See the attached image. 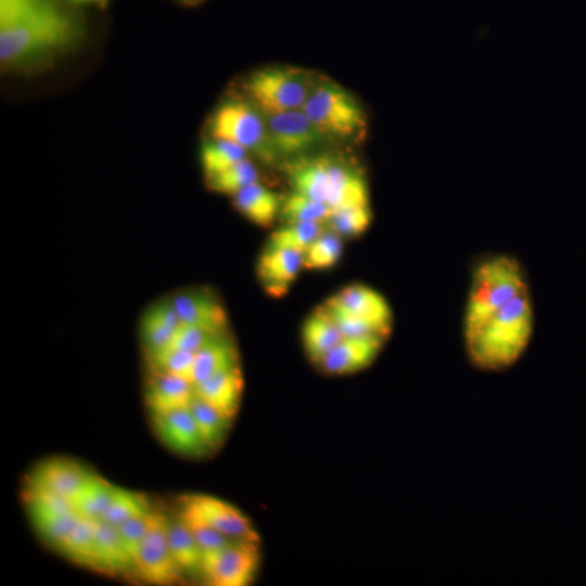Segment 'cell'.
Here are the masks:
<instances>
[{
	"label": "cell",
	"instance_id": "6da1fadb",
	"mask_svg": "<svg viewBox=\"0 0 586 586\" xmlns=\"http://www.w3.org/2000/svg\"><path fill=\"white\" fill-rule=\"evenodd\" d=\"M532 292L524 268L508 254L474 266L462 339L468 361L483 372H502L525 354L534 331Z\"/></svg>",
	"mask_w": 586,
	"mask_h": 586
},
{
	"label": "cell",
	"instance_id": "7a4b0ae2",
	"mask_svg": "<svg viewBox=\"0 0 586 586\" xmlns=\"http://www.w3.org/2000/svg\"><path fill=\"white\" fill-rule=\"evenodd\" d=\"M81 38L79 21L58 0H0V63L4 71L46 65Z\"/></svg>",
	"mask_w": 586,
	"mask_h": 586
},
{
	"label": "cell",
	"instance_id": "3957f363",
	"mask_svg": "<svg viewBox=\"0 0 586 586\" xmlns=\"http://www.w3.org/2000/svg\"><path fill=\"white\" fill-rule=\"evenodd\" d=\"M302 110L326 140H359L366 133L368 123L364 109L334 82H315Z\"/></svg>",
	"mask_w": 586,
	"mask_h": 586
},
{
	"label": "cell",
	"instance_id": "277c9868",
	"mask_svg": "<svg viewBox=\"0 0 586 586\" xmlns=\"http://www.w3.org/2000/svg\"><path fill=\"white\" fill-rule=\"evenodd\" d=\"M315 82L301 68L268 66L244 81L247 100L265 116L303 107Z\"/></svg>",
	"mask_w": 586,
	"mask_h": 586
},
{
	"label": "cell",
	"instance_id": "5b68a950",
	"mask_svg": "<svg viewBox=\"0 0 586 586\" xmlns=\"http://www.w3.org/2000/svg\"><path fill=\"white\" fill-rule=\"evenodd\" d=\"M211 138L231 141L272 160L265 115L249 100H227L216 107L208 123Z\"/></svg>",
	"mask_w": 586,
	"mask_h": 586
},
{
	"label": "cell",
	"instance_id": "8992f818",
	"mask_svg": "<svg viewBox=\"0 0 586 586\" xmlns=\"http://www.w3.org/2000/svg\"><path fill=\"white\" fill-rule=\"evenodd\" d=\"M259 561L258 543L234 540L202 558V574L214 586H246L254 579Z\"/></svg>",
	"mask_w": 586,
	"mask_h": 586
},
{
	"label": "cell",
	"instance_id": "52a82bcc",
	"mask_svg": "<svg viewBox=\"0 0 586 586\" xmlns=\"http://www.w3.org/2000/svg\"><path fill=\"white\" fill-rule=\"evenodd\" d=\"M167 530L168 518L151 511L148 532L136 560L141 576L157 585L176 583L183 574L170 553Z\"/></svg>",
	"mask_w": 586,
	"mask_h": 586
},
{
	"label": "cell",
	"instance_id": "ba28073f",
	"mask_svg": "<svg viewBox=\"0 0 586 586\" xmlns=\"http://www.w3.org/2000/svg\"><path fill=\"white\" fill-rule=\"evenodd\" d=\"M179 507L230 539L259 543L258 533L250 519L220 498L205 494H187L180 497Z\"/></svg>",
	"mask_w": 586,
	"mask_h": 586
},
{
	"label": "cell",
	"instance_id": "9c48e42d",
	"mask_svg": "<svg viewBox=\"0 0 586 586\" xmlns=\"http://www.w3.org/2000/svg\"><path fill=\"white\" fill-rule=\"evenodd\" d=\"M265 117L273 157H300L326 140L302 109Z\"/></svg>",
	"mask_w": 586,
	"mask_h": 586
},
{
	"label": "cell",
	"instance_id": "30bf717a",
	"mask_svg": "<svg viewBox=\"0 0 586 586\" xmlns=\"http://www.w3.org/2000/svg\"><path fill=\"white\" fill-rule=\"evenodd\" d=\"M151 417L155 433L171 450L188 457H203L209 453L188 407Z\"/></svg>",
	"mask_w": 586,
	"mask_h": 586
},
{
	"label": "cell",
	"instance_id": "8fae6325",
	"mask_svg": "<svg viewBox=\"0 0 586 586\" xmlns=\"http://www.w3.org/2000/svg\"><path fill=\"white\" fill-rule=\"evenodd\" d=\"M180 323L227 331L228 316L221 301L205 288L180 290L170 296Z\"/></svg>",
	"mask_w": 586,
	"mask_h": 586
},
{
	"label": "cell",
	"instance_id": "7c38bea8",
	"mask_svg": "<svg viewBox=\"0 0 586 586\" xmlns=\"http://www.w3.org/2000/svg\"><path fill=\"white\" fill-rule=\"evenodd\" d=\"M386 341L374 337L344 336L318 367L327 374L345 375L370 366L379 356Z\"/></svg>",
	"mask_w": 586,
	"mask_h": 586
},
{
	"label": "cell",
	"instance_id": "4fadbf2b",
	"mask_svg": "<svg viewBox=\"0 0 586 586\" xmlns=\"http://www.w3.org/2000/svg\"><path fill=\"white\" fill-rule=\"evenodd\" d=\"M91 471L66 458H51L31 470L26 486L46 489L72 499Z\"/></svg>",
	"mask_w": 586,
	"mask_h": 586
},
{
	"label": "cell",
	"instance_id": "5bb4252c",
	"mask_svg": "<svg viewBox=\"0 0 586 586\" xmlns=\"http://www.w3.org/2000/svg\"><path fill=\"white\" fill-rule=\"evenodd\" d=\"M303 254L292 250L268 247L257 260V278L266 293L278 297L289 291L303 269Z\"/></svg>",
	"mask_w": 586,
	"mask_h": 586
},
{
	"label": "cell",
	"instance_id": "9a60e30c",
	"mask_svg": "<svg viewBox=\"0 0 586 586\" xmlns=\"http://www.w3.org/2000/svg\"><path fill=\"white\" fill-rule=\"evenodd\" d=\"M328 300L360 318L393 327V313L388 302L381 293L366 284L346 285Z\"/></svg>",
	"mask_w": 586,
	"mask_h": 586
},
{
	"label": "cell",
	"instance_id": "2e32d148",
	"mask_svg": "<svg viewBox=\"0 0 586 586\" xmlns=\"http://www.w3.org/2000/svg\"><path fill=\"white\" fill-rule=\"evenodd\" d=\"M179 323L170 296L153 302L143 311L139 322L144 354L167 347Z\"/></svg>",
	"mask_w": 586,
	"mask_h": 586
},
{
	"label": "cell",
	"instance_id": "e0dca14e",
	"mask_svg": "<svg viewBox=\"0 0 586 586\" xmlns=\"http://www.w3.org/2000/svg\"><path fill=\"white\" fill-rule=\"evenodd\" d=\"M194 394V384L186 379L150 372L144 398L151 415H154L189 407Z\"/></svg>",
	"mask_w": 586,
	"mask_h": 586
},
{
	"label": "cell",
	"instance_id": "ac0fdd59",
	"mask_svg": "<svg viewBox=\"0 0 586 586\" xmlns=\"http://www.w3.org/2000/svg\"><path fill=\"white\" fill-rule=\"evenodd\" d=\"M327 204L332 211L370 205L368 183L361 171L332 161Z\"/></svg>",
	"mask_w": 586,
	"mask_h": 586
},
{
	"label": "cell",
	"instance_id": "d6986e66",
	"mask_svg": "<svg viewBox=\"0 0 586 586\" xmlns=\"http://www.w3.org/2000/svg\"><path fill=\"white\" fill-rule=\"evenodd\" d=\"M331 162L328 156L295 157L288 166L293 191L327 203Z\"/></svg>",
	"mask_w": 586,
	"mask_h": 586
},
{
	"label": "cell",
	"instance_id": "ffe728a7",
	"mask_svg": "<svg viewBox=\"0 0 586 586\" xmlns=\"http://www.w3.org/2000/svg\"><path fill=\"white\" fill-rule=\"evenodd\" d=\"M243 391V378L239 367L221 371L194 385L198 397L233 418L238 411Z\"/></svg>",
	"mask_w": 586,
	"mask_h": 586
},
{
	"label": "cell",
	"instance_id": "44dd1931",
	"mask_svg": "<svg viewBox=\"0 0 586 586\" xmlns=\"http://www.w3.org/2000/svg\"><path fill=\"white\" fill-rule=\"evenodd\" d=\"M239 366L237 346L228 331L222 332L194 354L192 383L195 385L216 373Z\"/></svg>",
	"mask_w": 586,
	"mask_h": 586
},
{
	"label": "cell",
	"instance_id": "7402d4cb",
	"mask_svg": "<svg viewBox=\"0 0 586 586\" xmlns=\"http://www.w3.org/2000/svg\"><path fill=\"white\" fill-rule=\"evenodd\" d=\"M301 335L306 355L316 365L344 337L320 306L304 320Z\"/></svg>",
	"mask_w": 586,
	"mask_h": 586
},
{
	"label": "cell",
	"instance_id": "603a6c76",
	"mask_svg": "<svg viewBox=\"0 0 586 586\" xmlns=\"http://www.w3.org/2000/svg\"><path fill=\"white\" fill-rule=\"evenodd\" d=\"M135 566L116 525L95 520V570L109 574L125 573ZM136 568V566H135Z\"/></svg>",
	"mask_w": 586,
	"mask_h": 586
},
{
	"label": "cell",
	"instance_id": "cb8c5ba5",
	"mask_svg": "<svg viewBox=\"0 0 586 586\" xmlns=\"http://www.w3.org/2000/svg\"><path fill=\"white\" fill-rule=\"evenodd\" d=\"M232 199L239 213L257 226L269 227L280 215L282 201L259 181L242 189Z\"/></svg>",
	"mask_w": 586,
	"mask_h": 586
},
{
	"label": "cell",
	"instance_id": "d4e9b609",
	"mask_svg": "<svg viewBox=\"0 0 586 586\" xmlns=\"http://www.w3.org/2000/svg\"><path fill=\"white\" fill-rule=\"evenodd\" d=\"M170 553L182 573H202V551L188 524L178 513L168 519Z\"/></svg>",
	"mask_w": 586,
	"mask_h": 586
},
{
	"label": "cell",
	"instance_id": "484cf974",
	"mask_svg": "<svg viewBox=\"0 0 586 586\" xmlns=\"http://www.w3.org/2000/svg\"><path fill=\"white\" fill-rule=\"evenodd\" d=\"M115 487L116 485L91 472L84 485L72 498L75 510L86 519H102L112 501Z\"/></svg>",
	"mask_w": 586,
	"mask_h": 586
},
{
	"label": "cell",
	"instance_id": "4316f807",
	"mask_svg": "<svg viewBox=\"0 0 586 586\" xmlns=\"http://www.w3.org/2000/svg\"><path fill=\"white\" fill-rule=\"evenodd\" d=\"M188 408L203 441L209 451H214L222 444L232 418L201 399L195 394Z\"/></svg>",
	"mask_w": 586,
	"mask_h": 586
},
{
	"label": "cell",
	"instance_id": "83f0119b",
	"mask_svg": "<svg viewBox=\"0 0 586 586\" xmlns=\"http://www.w3.org/2000/svg\"><path fill=\"white\" fill-rule=\"evenodd\" d=\"M58 550L74 563L95 570V520L80 517Z\"/></svg>",
	"mask_w": 586,
	"mask_h": 586
},
{
	"label": "cell",
	"instance_id": "f1b7e54d",
	"mask_svg": "<svg viewBox=\"0 0 586 586\" xmlns=\"http://www.w3.org/2000/svg\"><path fill=\"white\" fill-rule=\"evenodd\" d=\"M247 151L231 141L209 138L201 149V165L205 180L247 157Z\"/></svg>",
	"mask_w": 586,
	"mask_h": 586
},
{
	"label": "cell",
	"instance_id": "f546056e",
	"mask_svg": "<svg viewBox=\"0 0 586 586\" xmlns=\"http://www.w3.org/2000/svg\"><path fill=\"white\" fill-rule=\"evenodd\" d=\"M320 307L335 322L343 336L374 337L387 341L391 334L392 327L378 324L353 315L330 300H327Z\"/></svg>",
	"mask_w": 586,
	"mask_h": 586
},
{
	"label": "cell",
	"instance_id": "4dcf8cb0",
	"mask_svg": "<svg viewBox=\"0 0 586 586\" xmlns=\"http://www.w3.org/2000/svg\"><path fill=\"white\" fill-rule=\"evenodd\" d=\"M332 209L327 203L316 201L301 193L292 191L283 199L280 216L285 224L316 222L326 225Z\"/></svg>",
	"mask_w": 586,
	"mask_h": 586
},
{
	"label": "cell",
	"instance_id": "1f68e13d",
	"mask_svg": "<svg viewBox=\"0 0 586 586\" xmlns=\"http://www.w3.org/2000/svg\"><path fill=\"white\" fill-rule=\"evenodd\" d=\"M343 253V239L326 229L303 252L305 269L321 270L333 267Z\"/></svg>",
	"mask_w": 586,
	"mask_h": 586
},
{
	"label": "cell",
	"instance_id": "d6a6232c",
	"mask_svg": "<svg viewBox=\"0 0 586 586\" xmlns=\"http://www.w3.org/2000/svg\"><path fill=\"white\" fill-rule=\"evenodd\" d=\"M205 181L212 191L232 198L242 189L259 181V174L254 163L246 157Z\"/></svg>",
	"mask_w": 586,
	"mask_h": 586
},
{
	"label": "cell",
	"instance_id": "836d02e7",
	"mask_svg": "<svg viewBox=\"0 0 586 586\" xmlns=\"http://www.w3.org/2000/svg\"><path fill=\"white\" fill-rule=\"evenodd\" d=\"M324 230L323 224L290 222L276 229L268 239V247L292 250L303 254Z\"/></svg>",
	"mask_w": 586,
	"mask_h": 586
},
{
	"label": "cell",
	"instance_id": "e575fe53",
	"mask_svg": "<svg viewBox=\"0 0 586 586\" xmlns=\"http://www.w3.org/2000/svg\"><path fill=\"white\" fill-rule=\"evenodd\" d=\"M144 356L150 372L176 375L192 382L193 353L165 347Z\"/></svg>",
	"mask_w": 586,
	"mask_h": 586
},
{
	"label": "cell",
	"instance_id": "d590c367",
	"mask_svg": "<svg viewBox=\"0 0 586 586\" xmlns=\"http://www.w3.org/2000/svg\"><path fill=\"white\" fill-rule=\"evenodd\" d=\"M149 511V501L143 494L116 486L112 501L101 520L118 525Z\"/></svg>",
	"mask_w": 586,
	"mask_h": 586
},
{
	"label": "cell",
	"instance_id": "8d00e7d4",
	"mask_svg": "<svg viewBox=\"0 0 586 586\" xmlns=\"http://www.w3.org/2000/svg\"><path fill=\"white\" fill-rule=\"evenodd\" d=\"M372 213L370 205L354 206L332 211L326 225L328 229L343 238H354L364 233L370 226Z\"/></svg>",
	"mask_w": 586,
	"mask_h": 586
},
{
	"label": "cell",
	"instance_id": "74e56055",
	"mask_svg": "<svg viewBox=\"0 0 586 586\" xmlns=\"http://www.w3.org/2000/svg\"><path fill=\"white\" fill-rule=\"evenodd\" d=\"M178 513L191 530L202 551V558L206 555L217 552L234 542L198 517L181 509L178 510Z\"/></svg>",
	"mask_w": 586,
	"mask_h": 586
},
{
	"label": "cell",
	"instance_id": "f35d334b",
	"mask_svg": "<svg viewBox=\"0 0 586 586\" xmlns=\"http://www.w3.org/2000/svg\"><path fill=\"white\" fill-rule=\"evenodd\" d=\"M80 515L71 511L31 522L39 537L50 547L59 549L72 532Z\"/></svg>",
	"mask_w": 586,
	"mask_h": 586
},
{
	"label": "cell",
	"instance_id": "ab89813d",
	"mask_svg": "<svg viewBox=\"0 0 586 586\" xmlns=\"http://www.w3.org/2000/svg\"><path fill=\"white\" fill-rule=\"evenodd\" d=\"M226 331H213L193 324L179 323L167 347L195 354L214 336Z\"/></svg>",
	"mask_w": 586,
	"mask_h": 586
},
{
	"label": "cell",
	"instance_id": "60d3db41",
	"mask_svg": "<svg viewBox=\"0 0 586 586\" xmlns=\"http://www.w3.org/2000/svg\"><path fill=\"white\" fill-rule=\"evenodd\" d=\"M151 511L133 517L116 525L120 538L135 562V566L139 549L148 532Z\"/></svg>",
	"mask_w": 586,
	"mask_h": 586
},
{
	"label": "cell",
	"instance_id": "b9f144b4",
	"mask_svg": "<svg viewBox=\"0 0 586 586\" xmlns=\"http://www.w3.org/2000/svg\"><path fill=\"white\" fill-rule=\"evenodd\" d=\"M72 4L81 7H92L95 9H104L107 7L110 0H67Z\"/></svg>",
	"mask_w": 586,
	"mask_h": 586
}]
</instances>
